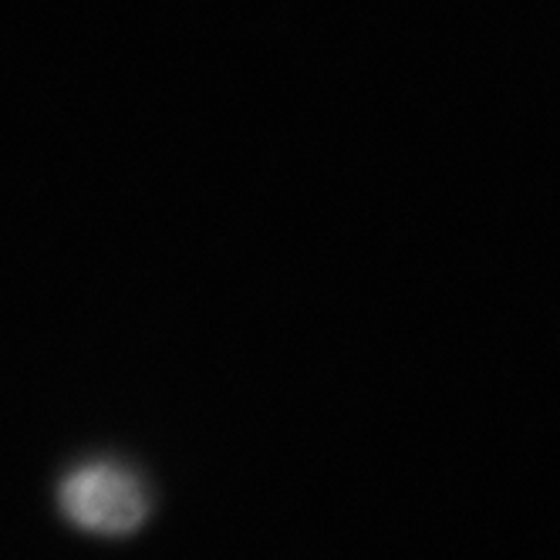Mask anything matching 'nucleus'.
Listing matches in <instances>:
<instances>
[{
    "instance_id": "1",
    "label": "nucleus",
    "mask_w": 560,
    "mask_h": 560,
    "mask_svg": "<svg viewBox=\"0 0 560 560\" xmlns=\"http://www.w3.org/2000/svg\"><path fill=\"white\" fill-rule=\"evenodd\" d=\"M61 510L82 530L102 537H122L142 527L149 513V493L132 469L112 459H98L65 476Z\"/></svg>"
}]
</instances>
